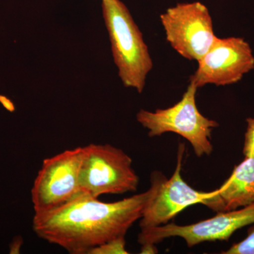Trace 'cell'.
Returning a JSON list of instances; mask_svg holds the SVG:
<instances>
[{"label": "cell", "instance_id": "obj_1", "mask_svg": "<svg viewBox=\"0 0 254 254\" xmlns=\"http://www.w3.org/2000/svg\"><path fill=\"white\" fill-rule=\"evenodd\" d=\"M146 191L113 203L81 193L61 206L35 214L33 230L37 236L71 254H88L95 247L125 237L141 219L149 198Z\"/></svg>", "mask_w": 254, "mask_h": 254}, {"label": "cell", "instance_id": "obj_2", "mask_svg": "<svg viewBox=\"0 0 254 254\" xmlns=\"http://www.w3.org/2000/svg\"><path fill=\"white\" fill-rule=\"evenodd\" d=\"M102 9L119 76L124 86L141 93L153 65L143 35L120 0H102Z\"/></svg>", "mask_w": 254, "mask_h": 254}, {"label": "cell", "instance_id": "obj_3", "mask_svg": "<svg viewBox=\"0 0 254 254\" xmlns=\"http://www.w3.org/2000/svg\"><path fill=\"white\" fill-rule=\"evenodd\" d=\"M185 145L180 143L177 165L170 179L153 172L150 177V193L141 218V230L166 225L187 207L202 203L218 212V190L210 192L198 191L184 181L182 177V159Z\"/></svg>", "mask_w": 254, "mask_h": 254}, {"label": "cell", "instance_id": "obj_4", "mask_svg": "<svg viewBox=\"0 0 254 254\" xmlns=\"http://www.w3.org/2000/svg\"><path fill=\"white\" fill-rule=\"evenodd\" d=\"M198 88L190 82L180 101L166 109L155 112L140 110L136 120L148 130L150 137L160 136L173 132L190 142L197 157L210 155L213 150L211 133L219 124L205 118L195 103Z\"/></svg>", "mask_w": 254, "mask_h": 254}, {"label": "cell", "instance_id": "obj_5", "mask_svg": "<svg viewBox=\"0 0 254 254\" xmlns=\"http://www.w3.org/2000/svg\"><path fill=\"white\" fill-rule=\"evenodd\" d=\"M139 177L132 159L124 150L110 144L83 147L78 186L82 193L98 198L105 194L135 192Z\"/></svg>", "mask_w": 254, "mask_h": 254}, {"label": "cell", "instance_id": "obj_6", "mask_svg": "<svg viewBox=\"0 0 254 254\" xmlns=\"http://www.w3.org/2000/svg\"><path fill=\"white\" fill-rule=\"evenodd\" d=\"M166 39L183 58L198 62L216 39L213 20L199 1L182 3L160 15Z\"/></svg>", "mask_w": 254, "mask_h": 254}, {"label": "cell", "instance_id": "obj_7", "mask_svg": "<svg viewBox=\"0 0 254 254\" xmlns=\"http://www.w3.org/2000/svg\"><path fill=\"white\" fill-rule=\"evenodd\" d=\"M83 147L66 150L45 159L31 190L35 214L61 206L81 193L78 173Z\"/></svg>", "mask_w": 254, "mask_h": 254}, {"label": "cell", "instance_id": "obj_8", "mask_svg": "<svg viewBox=\"0 0 254 254\" xmlns=\"http://www.w3.org/2000/svg\"><path fill=\"white\" fill-rule=\"evenodd\" d=\"M254 223V203L239 210L218 212L203 221L187 225L168 223L141 230L138 234L140 245H156L170 237H181L189 247L205 242L228 241L234 232Z\"/></svg>", "mask_w": 254, "mask_h": 254}, {"label": "cell", "instance_id": "obj_9", "mask_svg": "<svg viewBox=\"0 0 254 254\" xmlns=\"http://www.w3.org/2000/svg\"><path fill=\"white\" fill-rule=\"evenodd\" d=\"M190 82L197 88L207 84L227 86L237 83L254 68V56L244 38L217 37L204 56L198 62Z\"/></svg>", "mask_w": 254, "mask_h": 254}, {"label": "cell", "instance_id": "obj_10", "mask_svg": "<svg viewBox=\"0 0 254 254\" xmlns=\"http://www.w3.org/2000/svg\"><path fill=\"white\" fill-rule=\"evenodd\" d=\"M221 212L236 210L254 203V157L234 169L231 176L218 190Z\"/></svg>", "mask_w": 254, "mask_h": 254}, {"label": "cell", "instance_id": "obj_11", "mask_svg": "<svg viewBox=\"0 0 254 254\" xmlns=\"http://www.w3.org/2000/svg\"><path fill=\"white\" fill-rule=\"evenodd\" d=\"M125 237H120L95 247L88 254H127Z\"/></svg>", "mask_w": 254, "mask_h": 254}, {"label": "cell", "instance_id": "obj_12", "mask_svg": "<svg viewBox=\"0 0 254 254\" xmlns=\"http://www.w3.org/2000/svg\"><path fill=\"white\" fill-rule=\"evenodd\" d=\"M225 254H254V225L248 230V235L243 240L235 244L228 250L222 252Z\"/></svg>", "mask_w": 254, "mask_h": 254}, {"label": "cell", "instance_id": "obj_13", "mask_svg": "<svg viewBox=\"0 0 254 254\" xmlns=\"http://www.w3.org/2000/svg\"><path fill=\"white\" fill-rule=\"evenodd\" d=\"M247 123L243 153L245 158H250L254 157V118L247 119Z\"/></svg>", "mask_w": 254, "mask_h": 254}, {"label": "cell", "instance_id": "obj_14", "mask_svg": "<svg viewBox=\"0 0 254 254\" xmlns=\"http://www.w3.org/2000/svg\"><path fill=\"white\" fill-rule=\"evenodd\" d=\"M23 239L21 236L15 237L9 245L10 254H19L23 245Z\"/></svg>", "mask_w": 254, "mask_h": 254}, {"label": "cell", "instance_id": "obj_15", "mask_svg": "<svg viewBox=\"0 0 254 254\" xmlns=\"http://www.w3.org/2000/svg\"><path fill=\"white\" fill-rule=\"evenodd\" d=\"M155 245L145 244L141 245V254H156L158 252Z\"/></svg>", "mask_w": 254, "mask_h": 254}]
</instances>
